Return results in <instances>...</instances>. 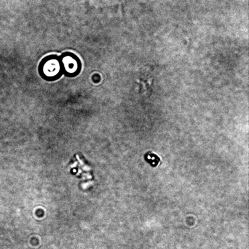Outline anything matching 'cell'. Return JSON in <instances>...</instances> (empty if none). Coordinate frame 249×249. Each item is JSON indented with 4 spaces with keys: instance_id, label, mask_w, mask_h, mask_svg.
Masks as SVG:
<instances>
[{
    "instance_id": "obj_2",
    "label": "cell",
    "mask_w": 249,
    "mask_h": 249,
    "mask_svg": "<svg viewBox=\"0 0 249 249\" xmlns=\"http://www.w3.org/2000/svg\"><path fill=\"white\" fill-rule=\"evenodd\" d=\"M63 74L68 77L77 76L82 70V63L75 53L66 52L59 56Z\"/></svg>"
},
{
    "instance_id": "obj_1",
    "label": "cell",
    "mask_w": 249,
    "mask_h": 249,
    "mask_svg": "<svg viewBox=\"0 0 249 249\" xmlns=\"http://www.w3.org/2000/svg\"><path fill=\"white\" fill-rule=\"evenodd\" d=\"M38 72L42 79L47 81L59 79L63 74L59 56L50 54L43 57L38 64Z\"/></svg>"
}]
</instances>
